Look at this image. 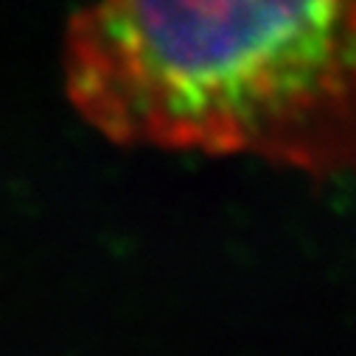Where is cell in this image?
Wrapping results in <instances>:
<instances>
[{
	"label": "cell",
	"mask_w": 356,
	"mask_h": 356,
	"mask_svg": "<svg viewBox=\"0 0 356 356\" xmlns=\"http://www.w3.org/2000/svg\"><path fill=\"white\" fill-rule=\"evenodd\" d=\"M65 87L121 146L356 180V0H90Z\"/></svg>",
	"instance_id": "6da1fadb"
}]
</instances>
